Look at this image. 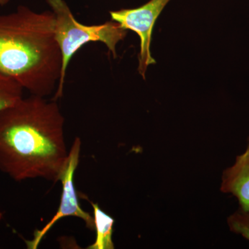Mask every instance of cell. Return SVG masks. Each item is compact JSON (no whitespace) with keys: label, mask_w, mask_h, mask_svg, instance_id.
<instances>
[{"label":"cell","mask_w":249,"mask_h":249,"mask_svg":"<svg viewBox=\"0 0 249 249\" xmlns=\"http://www.w3.org/2000/svg\"><path fill=\"white\" fill-rule=\"evenodd\" d=\"M55 18V38L61 51V77L52 99L57 101L63 95L67 67L75 55L83 46L89 42H102L116 58V47L124 40L127 31L119 23L110 21L96 25H86L78 22L65 0H47Z\"/></svg>","instance_id":"3957f363"},{"label":"cell","mask_w":249,"mask_h":249,"mask_svg":"<svg viewBox=\"0 0 249 249\" xmlns=\"http://www.w3.org/2000/svg\"><path fill=\"white\" fill-rule=\"evenodd\" d=\"M24 91L17 82L0 73V112L22 99Z\"/></svg>","instance_id":"ba28073f"},{"label":"cell","mask_w":249,"mask_h":249,"mask_svg":"<svg viewBox=\"0 0 249 249\" xmlns=\"http://www.w3.org/2000/svg\"><path fill=\"white\" fill-rule=\"evenodd\" d=\"M221 180L220 191L235 196L239 208L249 211V137L245 151L223 171Z\"/></svg>","instance_id":"8992f818"},{"label":"cell","mask_w":249,"mask_h":249,"mask_svg":"<svg viewBox=\"0 0 249 249\" xmlns=\"http://www.w3.org/2000/svg\"><path fill=\"white\" fill-rule=\"evenodd\" d=\"M227 225L230 231L242 236L249 242V211L238 208L228 217Z\"/></svg>","instance_id":"9c48e42d"},{"label":"cell","mask_w":249,"mask_h":249,"mask_svg":"<svg viewBox=\"0 0 249 249\" xmlns=\"http://www.w3.org/2000/svg\"><path fill=\"white\" fill-rule=\"evenodd\" d=\"M81 140L79 137H76L70 152L68 160L63 174L60 181L62 184V193L56 213L54 214L47 224L34 232V237L32 240L27 242L28 248L37 249L44 237L52 228L64 217H76L84 221L87 228L90 231L94 230V220L93 216L86 212L80 207L78 199V195L74 186V174L79 163L80 150H81Z\"/></svg>","instance_id":"277c9868"},{"label":"cell","mask_w":249,"mask_h":249,"mask_svg":"<svg viewBox=\"0 0 249 249\" xmlns=\"http://www.w3.org/2000/svg\"><path fill=\"white\" fill-rule=\"evenodd\" d=\"M10 0H0V6H4L9 3Z\"/></svg>","instance_id":"30bf717a"},{"label":"cell","mask_w":249,"mask_h":249,"mask_svg":"<svg viewBox=\"0 0 249 249\" xmlns=\"http://www.w3.org/2000/svg\"><path fill=\"white\" fill-rule=\"evenodd\" d=\"M62 65L51 10L37 12L21 5L0 15V73L31 95L47 98L56 90Z\"/></svg>","instance_id":"7a4b0ae2"},{"label":"cell","mask_w":249,"mask_h":249,"mask_svg":"<svg viewBox=\"0 0 249 249\" xmlns=\"http://www.w3.org/2000/svg\"><path fill=\"white\" fill-rule=\"evenodd\" d=\"M170 0H150L134 9H124L109 12L111 20L119 23L124 30L135 32L140 38L139 73L145 79L147 67L156 64L150 52L152 31L157 18Z\"/></svg>","instance_id":"5b68a950"},{"label":"cell","mask_w":249,"mask_h":249,"mask_svg":"<svg viewBox=\"0 0 249 249\" xmlns=\"http://www.w3.org/2000/svg\"><path fill=\"white\" fill-rule=\"evenodd\" d=\"M65 117L55 100L31 95L0 112V170L16 181H60L68 160Z\"/></svg>","instance_id":"6da1fadb"},{"label":"cell","mask_w":249,"mask_h":249,"mask_svg":"<svg viewBox=\"0 0 249 249\" xmlns=\"http://www.w3.org/2000/svg\"><path fill=\"white\" fill-rule=\"evenodd\" d=\"M93 210L94 229L96 232L95 242L87 247L88 249H114L112 240L114 218L102 211L97 203L90 202Z\"/></svg>","instance_id":"52a82bcc"}]
</instances>
